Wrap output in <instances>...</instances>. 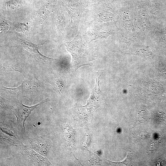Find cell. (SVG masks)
Returning <instances> with one entry per match:
<instances>
[{"instance_id": "1", "label": "cell", "mask_w": 166, "mask_h": 166, "mask_svg": "<svg viewBox=\"0 0 166 166\" xmlns=\"http://www.w3.org/2000/svg\"><path fill=\"white\" fill-rule=\"evenodd\" d=\"M66 49L72 56L71 66L75 71L85 65L93 66L90 62L94 60L95 57L93 55V52L83 44L80 31L72 41L68 42L66 40Z\"/></svg>"}, {"instance_id": "2", "label": "cell", "mask_w": 166, "mask_h": 166, "mask_svg": "<svg viewBox=\"0 0 166 166\" xmlns=\"http://www.w3.org/2000/svg\"><path fill=\"white\" fill-rule=\"evenodd\" d=\"M39 83L36 81H24L20 86L15 88L3 87V88L11 94L30 99L34 93L39 90Z\"/></svg>"}, {"instance_id": "3", "label": "cell", "mask_w": 166, "mask_h": 166, "mask_svg": "<svg viewBox=\"0 0 166 166\" xmlns=\"http://www.w3.org/2000/svg\"><path fill=\"white\" fill-rule=\"evenodd\" d=\"M48 100L47 99L43 101L34 106H26L22 103H20L18 106L16 110H14L13 112L17 118V122L19 129L22 132H25L24 124L26 120L31 112L37 108V106L46 102Z\"/></svg>"}, {"instance_id": "4", "label": "cell", "mask_w": 166, "mask_h": 166, "mask_svg": "<svg viewBox=\"0 0 166 166\" xmlns=\"http://www.w3.org/2000/svg\"><path fill=\"white\" fill-rule=\"evenodd\" d=\"M21 45L29 53L36 57L38 60H46L48 59H53L43 55L40 52L38 47L40 46L44 45V44H36L27 40H20Z\"/></svg>"}, {"instance_id": "5", "label": "cell", "mask_w": 166, "mask_h": 166, "mask_svg": "<svg viewBox=\"0 0 166 166\" xmlns=\"http://www.w3.org/2000/svg\"><path fill=\"white\" fill-rule=\"evenodd\" d=\"M30 141L33 149L42 155H47L50 147L48 141L38 138L31 139Z\"/></svg>"}, {"instance_id": "6", "label": "cell", "mask_w": 166, "mask_h": 166, "mask_svg": "<svg viewBox=\"0 0 166 166\" xmlns=\"http://www.w3.org/2000/svg\"><path fill=\"white\" fill-rule=\"evenodd\" d=\"M53 11V8L51 3H47L38 11V17L42 20H46L48 18Z\"/></svg>"}, {"instance_id": "7", "label": "cell", "mask_w": 166, "mask_h": 166, "mask_svg": "<svg viewBox=\"0 0 166 166\" xmlns=\"http://www.w3.org/2000/svg\"><path fill=\"white\" fill-rule=\"evenodd\" d=\"M0 71L1 73L11 72V71H16V72H21V70L19 69H18L14 66H8V65H4V64L1 65Z\"/></svg>"}, {"instance_id": "8", "label": "cell", "mask_w": 166, "mask_h": 166, "mask_svg": "<svg viewBox=\"0 0 166 166\" xmlns=\"http://www.w3.org/2000/svg\"><path fill=\"white\" fill-rule=\"evenodd\" d=\"M110 34V32L107 31H97L93 35V39L92 40V41L98 38H106Z\"/></svg>"}, {"instance_id": "9", "label": "cell", "mask_w": 166, "mask_h": 166, "mask_svg": "<svg viewBox=\"0 0 166 166\" xmlns=\"http://www.w3.org/2000/svg\"><path fill=\"white\" fill-rule=\"evenodd\" d=\"M16 31L18 32H22L27 35L28 31V27L25 23H20L18 24L16 27Z\"/></svg>"}, {"instance_id": "10", "label": "cell", "mask_w": 166, "mask_h": 166, "mask_svg": "<svg viewBox=\"0 0 166 166\" xmlns=\"http://www.w3.org/2000/svg\"><path fill=\"white\" fill-rule=\"evenodd\" d=\"M55 23L58 31L61 32L64 29V20L63 16H58L56 20Z\"/></svg>"}, {"instance_id": "11", "label": "cell", "mask_w": 166, "mask_h": 166, "mask_svg": "<svg viewBox=\"0 0 166 166\" xmlns=\"http://www.w3.org/2000/svg\"><path fill=\"white\" fill-rule=\"evenodd\" d=\"M50 83L52 85L56 90L58 91H61L62 88V85L61 83L57 79H54L50 82Z\"/></svg>"}, {"instance_id": "12", "label": "cell", "mask_w": 166, "mask_h": 166, "mask_svg": "<svg viewBox=\"0 0 166 166\" xmlns=\"http://www.w3.org/2000/svg\"><path fill=\"white\" fill-rule=\"evenodd\" d=\"M0 105L1 107L3 109H8L10 110H12L13 107L9 103V101L2 98L0 96Z\"/></svg>"}, {"instance_id": "13", "label": "cell", "mask_w": 166, "mask_h": 166, "mask_svg": "<svg viewBox=\"0 0 166 166\" xmlns=\"http://www.w3.org/2000/svg\"><path fill=\"white\" fill-rule=\"evenodd\" d=\"M0 26V31L2 32L6 31L9 28V24L6 23H1Z\"/></svg>"}, {"instance_id": "14", "label": "cell", "mask_w": 166, "mask_h": 166, "mask_svg": "<svg viewBox=\"0 0 166 166\" xmlns=\"http://www.w3.org/2000/svg\"><path fill=\"white\" fill-rule=\"evenodd\" d=\"M138 120H146V119H147V117L146 115L145 114H144L143 113H141L140 114V115L138 117Z\"/></svg>"}]
</instances>
